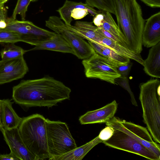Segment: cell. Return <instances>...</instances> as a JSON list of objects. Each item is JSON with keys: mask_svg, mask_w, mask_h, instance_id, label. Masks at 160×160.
I'll list each match as a JSON object with an SVG mask.
<instances>
[{"mask_svg": "<svg viewBox=\"0 0 160 160\" xmlns=\"http://www.w3.org/2000/svg\"><path fill=\"white\" fill-rule=\"evenodd\" d=\"M97 136L85 144L60 156L53 158L52 160H80L98 144L102 142Z\"/></svg>", "mask_w": 160, "mask_h": 160, "instance_id": "21", "label": "cell"}, {"mask_svg": "<svg viewBox=\"0 0 160 160\" xmlns=\"http://www.w3.org/2000/svg\"><path fill=\"white\" fill-rule=\"evenodd\" d=\"M40 50H51L74 55L70 45L60 35L57 33L49 40L35 46L33 48L28 51Z\"/></svg>", "mask_w": 160, "mask_h": 160, "instance_id": "20", "label": "cell"}, {"mask_svg": "<svg viewBox=\"0 0 160 160\" xmlns=\"http://www.w3.org/2000/svg\"><path fill=\"white\" fill-rule=\"evenodd\" d=\"M143 70L149 76L160 78V42L151 47L148 57L144 60Z\"/></svg>", "mask_w": 160, "mask_h": 160, "instance_id": "19", "label": "cell"}, {"mask_svg": "<svg viewBox=\"0 0 160 160\" xmlns=\"http://www.w3.org/2000/svg\"><path fill=\"white\" fill-rule=\"evenodd\" d=\"M6 21L4 29L17 33L20 42L36 46L48 40L56 33L40 28L29 21H19L12 18H7Z\"/></svg>", "mask_w": 160, "mask_h": 160, "instance_id": "8", "label": "cell"}, {"mask_svg": "<svg viewBox=\"0 0 160 160\" xmlns=\"http://www.w3.org/2000/svg\"><path fill=\"white\" fill-rule=\"evenodd\" d=\"M118 26L128 41L131 50L140 54L142 33L146 20L136 0H113Z\"/></svg>", "mask_w": 160, "mask_h": 160, "instance_id": "2", "label": "cell"}, {"mask_svg": "<svg viewBox=\"0 0 160 160\" xmlns=\"http://www.w3.org/2000/svg\"><path fill=\"white\" fill-rule=\"evenodd\" d=\"M20 160L14 154L10 152L8 154H0V160Z\"/></svg>", "mask_w": 160, "mask_h": 160, "instance_id": "32", "label": "cell"}, {"mask_svg": "<svg viewBox=\"0 0 160 160\" xmlns=\"http://www.w3.org/2000/svg\"></svg>", "mask_w": 160, "mask_h": 160, "instance_id": "37", "label": "cell"}, {"mask_svg": "<svg viewBox=\"0 0 160 160\" xmlns=\"http://www.w3.org/2000/svg\"><path fill=\"white\" fill-rule=\"evenodd\" d=\"M46 126L49 160H52L77 147L66 123L47 119Z\"/></svg>", "mask_w": 160, "mask_h": 160, "instance_id": "5", "label": "cell"}, {"mask_svg": "<svg viewBox=\"0 0 160 160\" xmlns=\"http://www.w3.org/2000/svg\"><path fill=\"white\" fill-rule=\"evenodd\" d=\"M38 114L22 118L18 127L20 136L29 151L38 160L49 159L46 122Z\"/></svg>", "mask_w": 160, "mask_h": 160, "instance_id": "3", "label": "cell"}, {"mask_svg": "<svg viewBox=\"0 0 160 160\" xmlns=\"http://www.w3.org/2000/svg\"><path fill=\"white\" fill-rule=\"evenodd\" d=\"M86 77L98 79L112 84H116L115 80L121 76L117 70L118 64L96 52L82 62Z\"/></svg>", "mask_w": 160, "mask_h": 160, "instance_id": "6", "label": "cell"}, {"mask_svg": "<svg viewBox=\"0 0 160 160\" xmlns=\"http://www.w3.org/2000/svg\"><path fill=\"white\" fill-rule=\"evenodd\" d=\"M114 128L109 126H107L102 130L98 135L99 138L102 141H106L110 138L113 135Z\"/></svg>", "mask_w": 160, "mask_h": 160, "instance_id": "29", "label": "cell"}, {"mask_svg": "<svg viewBox=\"0 0 160 160\" xmlns=\"http://www.w3.org/2000/svg\"><path fill=\"white\" fill-rule=\"evenodd\" d=\"M146 5L152 8H160V0H140Z\"/></svg>", "mask_w": 160, "mask_h": 160, "instance_id": "31", "label": "cell"}, {"mask_svg": "<svg viewBox=\"0 0 160 160\" xmlns=\"http://www.w3.org/2000/svg\"><path fill=\"white\" fill-rule=\"evenodd\" d=\"M86 3L99 10H104L115 14L113 0H86Z\"/></svg>", "mask_w": 160, "mask_h": 160, "instance_id": "25", "label": "cell"}, {"mask_svg": "<svg viewBox=\"0 0 160 160\" xmlns=\"http://www.w3.org/2000/svg\"><path fill=\"white\" fill-rule=\"evenodd\" d=\"M101 43H102L121 56L133 60L143 65L144 60L140 54L137 53L118 43L104 36Z\"/></svg>", "mask_w": 160, "mask_h": 160, "instance_id": "22", "label": "cell"}, {"mask_svg": "<svg viewBox=\"0 0 160 160\" xmlns=\"http://www.w3.org/2000/svg\"><path fill=\"white\" fill-rule=\"evenodd\" d=\"M102 143L108 147L134 153L148 159L159 160L152 152L136 140L117 129L114 128L111 137Z\"/></svg>", "mask_w": 160, "mask_h": 160, "instance_id": "10", "label": "cell"}, {"mask_svg": "<svg viewBox=\"0 0 160 160\" xmlns=\"http://www.w3.org/2000/svg\"><path fill=\"white\" fill-rule=\"evenodd\" d=\"M142 43L151 48L160 42V12L146 20L142 33Z\"/></svg>", "mask_w": 160, "mask_h": 160, "instance_id": "16", "label": "cell"}, {"mask_svg": "<svg viewBox=\"0 0 160 160\" xmlns=\"http://www.w3.org/2000/svg\"><path fill=\"white\" fill-rule=\"evenodd\" d=\"M13 103L8 99L0 100V120L2 128L5 129L18 128L22 119L14 110Z\"/></svg>", "mask_w": 160, "mask_h": 160, "instance_id": "18", "label": "cell"}, {"mask_svg": "<svg viewBox=\"0 0 160 160\" xmlns=\"http://www.w3.org/2000/svg\"><path fill=\"white\" fill-rule=\"evenodd\" d=\"M8 0H0V2H1L5 3Z\"/></svg>", "mask_w": 160, "mask_h": 160, "instance_id": "34", "label": "cell"}, {"mask_svg": "<svg viewBox=\"0 0 160 160\" xmlns=\"http://www.w3.org/2000/svg\"><path fill=\"white\" fill-rule=\"evenodd\" d=\"M71 91L62 82L46 76L22 80L13 87L12 98L16 103L23 107L49 108L69 99Z\"/></svg>", "mask_w": 160, "mask_h": 160, "instance_id": "1", "label": "cell"}, {"mask_svg": "<svg viewBox=\"0 0 160 160\" xmlns=\"http://www.w3.org/2000/svg\"><path fill=\"white\" fill-rule=\"evenodd\" d=\"M28 68L23 57L0 62V85L23 77Z\"/></svg>", "mask_w": 160, "mask_h": 160, "instance_id": "12", "label": "cell"}, {"mask_svg": "<svg viewBox=\"0 0 160 160\" xmlns=\"http://www.w3.org/2000/svg\"><path fill=\"white\" fill-rule=\"evenodd\" d=\"M63 25L70 32L89 41L101 43L103 36L92 22L76 21L73 26L66 25L64 22Z\"/></svg>", "mask_w": 160, "mask_h": 160, "instance_id": "17", "label": "cell"}, {"mask_svg": "<svg viewBox=\"0 0 160 160\" xmlns=\"http://www.w3.org/2000/svg\"><path fill=\"white\" fill-rule=\"evenodd\" d=\"M63 22L60 18L50 16L45 21L46 26L60 35L68 43L78 58L84 60L92 56L95 52L92 47L80 36L72 33L65 28Z\"/></svg>", "mask_w": 160, "mask_h": 160, "instance_id": "7", "label": "cell"}, {"mask_svg": "<svg viewBox=\"0 0 160 160\" xmlns=\"http://www.w3.org/2000/svg\"><path fill=\"white\" fill-rule=\"evenodd\" d=\"M2 126L1 125V123L0 120V131H1V130L2 129Z\"/></svg>", "mask_w": 160, "mask_h": 160, "instance_id": "35", "label": "cell"}, {"mask_svg": "<svg viewBox=\"0 0 160 160\" xmlns=\"http://www.w3.org/2000/svg\"><path fill=\"white\" fill-rule=\"evenodd\" d=\"M20 42L19 35L16 32L0 28V43H14Z\"/></svg>", "mask_w": 160, "mask_h": 160, "instance_id": "27", "label": "cell"}, {"mask_svg": "<svg viewBox=\"0 0 160 160\" xmlns=\"http://www.w3.org/2000/svg\"><path fill=\"white\" fill-rule=\"evenodd\" d=\"M0 51L2 60L13 59L23 56L26 52L21 47L16 45L14 43H7Z\"/></svg>", "mask_w": 160, "mask_h": 160, "instance_id": "24", "label": "cell"}, {"mask_svg": "<svg viewBox=\"0 0 160 160\" xmlns=\"http://www.w3.org/2000/svg\"><path fill=\"white\" fill-rule=\"evenodd\" d=\"M57 11L60 15V19L67 25H71L72 18L80 19L89 13L94 17L98 13V11L86 3L68 0H66L63 5Z\"/></svg>", "mask_w": 160, "mask_h": 160, "instance_id": "11", "label": "cell"}, {"mask_svg": "<svg viewBox=\"0 0 160 160\" xmlns=\"http://www.w3.org/2000/svg\"><path fill=\"white\" fill-rule=\"evenodd\" d=\"M31 0H18L14 9L12 18L16 19L17 15H19L22 21H25L28 7Z\"/></svg>", "mask_w": 160, "mask_h": 160, "instance_id": "26", "label": "cell"}, {"mask_svg": "<svg viewBox=\"0 0 160 160\" xmlns=\"http://www.w3.org/2000/svg\"><path fill=\"white\" fill-rule=\"evenodd\" d=\"M4 4L0 5V18H7V10Z\"/></svg>", "mask_w": 160, "mask_h": 160, "instance_id": "33", "label": "cell"}, {"mask_svg": "<svg viewBox=\"0 0 160 160\" xmlns=\"http://www.w3.org/2000/svg\"><path fill=\"white\" fill-rule=\"evenodd\" d=\"M132 65V63L130 62L126 65L118 66L117 70L121 76L128 77Z\"/></svg>", "mask_w": 160, "mask_h": 160, "instance_id": "30", "label": "cell"}, {"mask_svg": "<svg viewBox=\"0 0 160 160\" xmlns=\"http://www.w3.org/2000/svg\"><path fill=\"white\" fill-rule=\"evenodd\" d=\"M106 123L107 126L127 133L152 152L160 159V144L153 141L146 128L114 117Z\"/></svg>", "mask_w": 160, "mask_h": 160, "instance_id": "9", "label": "cell"}, {"mask_svg": "<svg viewBox=\"0 0 160 160\" xmlns=\"http://www.w3.org/2000/svg\"><path fill=\"white\" fill-rule=\"evenodd\" d=\"M115 82L116 84H117L127 91L130 95L132 104L136 107L138 106L134 94L130 88L128 77L121 76L116 79Z\"/></svg>", "mask_w": 160, "mask_h": 160, "instance_id": "28", "label": "cell"}, {"mask_svg": "<svg viewBox=\"0 0 160 160\" xmlns=\"http://www.w3.org/2000/svg\"><path fill=\"white\" fill-rule=\"evenodd\" d=\"M95 52L100 55L110 59L118 66L125 65L130 62V59L120 55L102 43H98L88 41Z\"/></svg>", "mask_w": 160, "mask_h": 160, "instance_id": "23", "label": "cell"}, {"mask_svg": "<svg viewBox=\"0 0 160 160\" xmlns=\"http://www.w3.org/2000/svg\"><path fill=\"white\" fill-rule=\"evenodd\" d=\"M37 0H31V1L34 2L36 1Z\"/></svg>", "mask_w": 160, "mask_h": 160, "instance_id": "36", "label": "cell"}, {"mask_svg": "<svg viewBox=\"0 0 160 160\" xmlns=\"http://www.w3.org/2000/svg\"><path fill=\"white\" fill-rule=\"evenodd\" d=\"M1 131L10 152L20 160H38L37 158L29 151L24 143L18 128L10 129L2 128Z\"/></svg>", "mask_w": 160, "mask_h": 160, "instance_id": "13", "label": "cell"}, {"mask_svg": "<svg viewBox=\"0 0 160 160\" xmlns=\"http://www.w3.org/2000/svg\"><path fill=\"white\" fill-rule=\"evenodd\" d=\"M98 11V14L94 16L92 22L95 26L111 33L118 40L121 45L131 50L128 42L119 29L111 13L104 10Z\"/></svg>", "mask_w": 160, "mask_h": 160, "instance_id": "14", "label": "cell"}, {"mask_svg": "<svg viewBox=\"0 0 160 160\" xmlns=\"http://www.w3.org/2000/svg\"><path fill=\"white\" fill-rule=\"evenodd\" d=\"M118 107L114 100L101 108L87 112L79 117V121L82 124L106 123L114 117Z\"/></svg>", "mask_w": 160, "mask_h": 160, "instance_id": "15", "label": "cell"}, {"mask_svg": "<svg viewBox=\"0 0 160 160\" xmlns=\"http://www.w3.org/2000/svg\"><path fill=\"white\" fill-rule=\"evenodd\" d=\"M158 79H151L140 84L139 99L144 123L156 142L160 143V94L157 88Z\"/></svg>", "mask_w": 160, "mask_h": 160, "instance_id": "4", "label": "cell"}]
</instances>
